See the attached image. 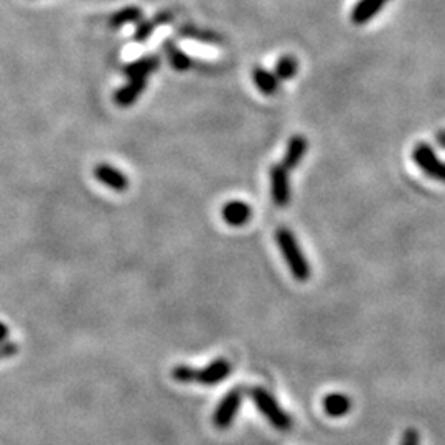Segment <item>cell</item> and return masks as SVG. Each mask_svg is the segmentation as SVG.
I'll return each mask as SVG.
<instances>
[{"label":"cell","instance_id":"6da1fadb","mask_svg":"<svg viewBox=\"0 0 445 445\" xmlns=\"http://www.w3.org/2000/svg\"><path fill=\"white\" fill-rule=\"evenodd\" d=\"M276 243L293 279L297 282L309 281L312 277V267L309 261H307L304 251H302L299 241H297L295 234L286 226L277 228Z\"/></svg>","mask_w":445,"mask_h":445},{"label":"cell","instance_id":"7a4b0ae2","mask_svg":"<svg viewBox=\"0 0 445 445\" xmlns=\"http://www.w3.org/2000/svg\"><path fill=\"white\" fill-rule=\"evenodd\" d=\"M249 396H251L256 409L262 414V417L266 419L274 429H292L293 420L291 417V414L279 404V401L274 398V394L269 393L266 388H262V386H254V388L249 391Z\"/></svg>","mask_w":445,"mask_h":445},{"label":"cell","instance_id":"3957f363","mask_svg":"<svg viewBox=\"0 0 445 445\" xmlns=\"http://www.w3.org/2000/svg\"><path fill=\"white\" fill-rule=\"evenodd\" d=\"M413 160L422 170L425 177L432 178L435 182L445 183V162L439 159L432 145L424 144V142L415 145L413 150Z\"/></svg>","mask_w":445,"mask_h":445},{"label":"cell","instance_id":"277c9868","mask_svg":"<svg viewBox=\"0 0 445 445\" xmlns=\"http://www.w3.org/2000/svg\"><path fill=\"white\" fill-rule=\"evenodd\" d=\"M243 399H244L243 388H234L231 391H228L226 396L219 401L217 409H214V414H213L214 427L219 430L231 427L234 419H236V415L239 413V408H241Z\"/></svg>","mask_w":445,"mask_h":445},{"label":"cell","instance_id":"5b68a950","mask_svg":"<svg viewBox=\"0 0 445 445\" xmlns=\"http://www.w3.org/2000/svg\"><path fill=\"white\" fill-rule=\"evenodd\" d=\"M269 178H271V198L274 205L279 208H286L292 197L288 170L282 164L272 165L269 170Z\"/></svg>","mask_w":445,"mask_h":445},{"label":"cell","instance_id":"8992f818","mask_svg":"<svg viewBox=\"0 0 445 445\" xmlns=\"http://www.w3.org/2000/svg\"><path fill=\"white\" fill-rule=\"evenodd\" d=\"M233 366L228 360L218 358L209 363L205 368H192V383H198L203 386H217L231 374Z\"/></svg>","mask_w":445,"mask_h":445},{"label":"cell","instance_id":"52a82bcc","mask_svg":"<svg viewBox=\"0 0 445 445\" xmlns=\"http://www.w3.org/2000/svg\"><path fill=\"white\" fill-rule=\"evenodd\" d=\"M92 173H95V178L97 182H101L107 188L114 190V192H126L129 188V178H127V175L109 164L96 165Z\"/></svg>","mask_w":445,"mask_h":445},{"label":"cell","instance_id":"ba28073f","mask_svg":"<svg viewBox=\"0 0 445 445\" xmlns=\"http://www.w3.org/2000/svg\"><path fill=\"white\" fill-rule=\"evenodd\" d=\"M389 0H358L355 7L351 8L350 20L355 25H365L373 20L378 13L383 11Z\"/></svg>","mask_w":445,"mask_h":445},{"label":"cell","instance_id":"9c48e42d","mask_svg":"<svg viewBox=\"0 0 445 445\" xmlns=\"http://www.w3.org/2000/svg\"><path fill=\"white\" fill-rule=\"evenodd\" d=\"M173 18H175V13L172 11H164V12H159L154 18H149V20H140L139 25H137L135 28L134 42L137 43L147 42L149 40V37L152 35L159 27L167 25V23L173 22Z\"/></svg>","mask_w":445,"mask_h":445},{"label":"cell","instance_id":"30bf717a","mask_svg":"<svg viewBox=\"0 0 445 445\" xmlns=\"http://www.w3.org/2000/svg\"><path fill=\"white\" fill-rule=\"evenodd\" d=\"M221 214H223V219L229 224V226L241 228L249 221V219H251L252 208L249 207L248 203L234 200V202H228L226 205H224Z\"/></svg>","mask_w":445,"mask_h":445},{"label":"cell","instance_id":"8fae6325","mask_svg":"<svg viewBox=\"0 0 445 445\" xmlns=\"http://www.w3.org/2000/svg\"><path fill=\"white\" fill-rule=\"evenodd\" d=\"M307 149H309V142L304 135H293L291 140H288L286 154H284L282 159V165L287 170L297 169L304 160Z\"/></svg>","mask_w":445,"mask_h":445},{"label":"cell","instance_id":"7c38bea8","mask_svg":"<svg viewBox=\"0 0 445 445\" xmlns=\"http://www.w3.org/2000/svg\"><path fill=\"white\" fill-rule=\"evenodd\" d=\"M147 87V78H137L129 80L127 85L117 90L114 95V102L119 107H130L142 96V92Z\"/></svg>","mask_w":445,"mask_h":445},{"label":"cell","instance_id":"4fadbf2b","mask_svg":"<svg viewBox=\"0 0 445 445\" xmlns=\"http://www.w3.org/2000/svg\"><path fill=\"white\" fill-rule=\"evenodd\" d=\"M160 66V58L157 55H149L142 56L139 60L129 63L124 68V75L129 80H137V78H147L159 70Z\"/></svg>","mask_w":445,"mask_h":445},{"label":"cell","instance_id":"5bb4252c","mask_svg":"<svg viewBox=\"0 0 445 445\" xmlns=\"http://www.w3.org/2000/svg\"><path fill=\"white\" fill-rule=\"evenodd\" d=\"M164 50L165 55H167V60L170 63V66L173 68L175 71L178 73H185L193 68V60L190 58L187 53L175 45L173 40H167L164 43Z\"/></svg>","mask_w":445,"mask_h":445},{"label":"cell","instance_id":"9a60e30c","mask_svg":"<svg viewBox=\"0 0 445 445\" xmlns=\"http://www.w3.org/2000/svg\"><path fill=\"white\" fill-rule=\"evenodd\" d=\"M351 399L343 393H330L324 399V410L330 417H343L350 413Z\"/></svg>","mask_w":445,"mask_h":445},{"label":"cell","instance_id":"2e32d148","mask_svg":"<svg viewBox=\"0 0 445 445\" xmlns=\"http://www.w3.org/2000/svg\"><path fill=\"white\" fill-rule=\"evenodd\" d=\"M252 81H254V86H256L264 96L276 95V92L279 91V83H281L274 73L261 66H256L252 70Z\"/></svg>","mask_w":445,"mask_h":445},{"label":"cell","instance_id":"e0dca14e","mask_svg":"<svg viewBox=\"0 0 445 445\" xmlns=\"http://www.w3.org/2000/svg\"><path fill=\"white\" fill-rule=\"evenodd\" d=\"M142 20V8L135 6H129L121 8L116 13H112V17L109 18V27L111 28H122L129 23H135Z\"/></svg>","mask_w":445,"mask_h":445},{"label":"cell","instance_id":"ac0fdd59","mask_svg":"<svg viewBox=\"0 0 445 445\" xmlns=\"http://www.w3.org/2000/svg\"><path fill=\"white\" fill-rule=\"evenodd\" d=\"M297 73H299V61H297L295 56L284 55L279 58L276 70H274V75H276L279 81H291Z\"/></svg>","mask_w":445,"mask_h":445},{"label":"cell","instance_id":"d6986e66","mask_svg":"<svg viewBox=\"0 0 445 445\" xmlns=\"http://www.w3.org/2000/svg\"><path fill=\"white\" fill-rule=\"evenodd\" d=\"M180 35L192 38V40H197L202 43H208V45H218V43H221V37L217 35L214 32L200 30V28H197L195 25L180 27Z\"/></svg>","mask_w":445,"mask_h":445},{"label":"cell","instance_id":"ffe728a7","mask_svg":"<svg viewBox=\"0 0 445 445\" xmlns=\"http://www.w3.org/2000/svg\"><path fill=\"white\" fill-rule=\"evenodd\" d=\"M401 445H420V435L415 429H406L401 437Z\"/></svg>","mask_w":445,"mask_h":445},{"label":"cell","instance_id":"44dd1931","mask_svg":"<svg viewBox=\"0 0 445 445\" xmlns=\"http://www.w3.org/2000/svg\"><path fill=\"white\" fill-rule=\"evenodd\" d=\"M18 351V346L16 345V343H7V345H4V346H0V358H8V356H12V355H16Z\"/></svg>","mask_w":445,"mask_h":445},{"label":"cell","instance_id":"7402d4cb","mask_svg":"<svg viewBox=\"0 0 445 445\" xmlns=\"http://www.w3.org/2000/svg\"><path fill=\"white\" fill-rule=\"evenodd\" d=\"M8 336V327L4 325L2 322H0V343H2L4 340H6Z\"/></svg>","mask_w":445,"mask_h":445},{"label":"cell","instance_id":"603a6c76","mask_svg":"<svg viewBox=\"0 0 445 445\" xmlns=\"http://www.w3.org/2000/svg\"><path fill=\"white\" fill-rule=\"evenodd\" d=\"M439 142L445 147V132H444V134H440V135H439Z\"/></svg>","mask_w":445,"mask_h":445}]
</instances>
